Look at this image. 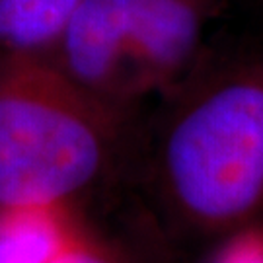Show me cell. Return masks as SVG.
<instances>
[{"instance_id":"cell-7","label":"cell","mask_w":263,"mask_h":263,"mask_svg":"<svg viewBox=\"0 0 263 263\" xmlns=\"http://www.w3.org/2000/svg\"><path fill=\"white\" fill-rule=\"evenodd\" d=\"M53 263H113L109 257L102 252L94 250L92 246H88L86 242H76L72 248H68L65 254Z\"/></svg>"},{"instance_id":"cell-5","label":"cell","mask_w":263,"mask_h":263,"mask_svg":"<svg viewBox=\"0 0 263 263\" xmlns=\"http://www.w3.org/2000/svg\"><path fill=\"white\" fill-rule=\"evenodd\" d=\"M80 0H0V55L51 57Z\"/></svg>"},{"instance_id":"cell-6","label":"cell","mask_w":263,"mask_h":263,"mask_svg":"<svg viewBox=\"0 0 263 263\" xmlns=\"http://www.w3.org/2000/svg\"><path fill=\"white\" fill-rule=\"evenodd\" d=\"M215 263H263V234L244 232L230 240Z\"/></svg>"},{"instance_id":"cell-3","label":"cell","mask_w":263,"mask_h":263,"mask_svg":"<svg viewBox=\"0 0 263 263\" xmlns=\"http://www.w3.org/2000/svg\"><path fill=\"white\" fill-rule=\"evenodd\" d=\"M234 0H80L47 57L107 104L135 111L178 84Z\"/></svg>"},{"instance_id":"cell-1","label":"cell","mask_w":263,"mask_h":263,"mask_svg":"<svg viewBox=\"0 0 263 263\" xmlns=\"http://www.w3.org/2000/svg\"><path fill=\"white\" fill-rule=\"evenodd\" d=\"M162 98L148 174L164 205L220 232L263 209V45L207 47Z\"/></svg>"},{"instance_id":"cell-4","label":"cell","mask_w":263,"mask_h":263,"mask_svg":"<svg viewBox=\"0 0 263 263\" xmlns=\"http://www.w3.org/2000/svg\"><path fill=\"white\" fill-rule=\"evenodd\" d=\"M76 242L65 203L0 207V263H53Z\"/></svg>"},{"instance_id":"cell-2","label":"cell","mask_w":263,"mask_h":263,"mask_svg":"<svg viewBox=\"0 0 263 263\" xmlns=\"http://www.w3.org/2000/svg\"><path fill=\"white\" fill-rule=\"evenodd\" d=\"M133 115L45 57L0 55V207L68 205L100 185L131 151Z\"/></svg>"}]
</instances>
